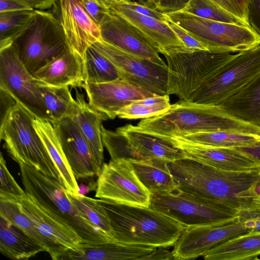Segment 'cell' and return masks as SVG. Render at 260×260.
Instances as JSON below:
<instances>
[{"label":"cell","instance_id":"cell-17","mask_svg":"<svg viewBox=\"0 0 260 260\" xmlns=\"http://www.w3.org/2000/svg\"><path fill=\"white\" fill-rule=\"evenodd\" d=\"M171 139L185 158L214 168L227 171L260 170L259 160L236 147H213L188 142L177 137Z\"/></svg>","mask_w":260,"mask_h":260},{"label":"cell","instance_id":"cell-35","mask_svg":"<svg viewBox=\"0 0 260 260\" xmlns=\"http://www.w3.org/2000/svg\"><path fill=\"white\" fill-rule=\"evenodd\" d=\"M85 82L101 83L120 78L112 63L92 45L84 55Z\"/></svg>","mask_w":260,"mask_h":260},{"label":"cell","instance_id":"cell-48","mask_svg":"<svg viewBox=\"0 0 260 260\" xmlns=\"http://www.w3.org/2000/svg\"><path fill=\"white\" fill-rule=\"evenodd\" d=\"M149 254L145 256L143 260H170L174 259L172 251L166 249L165 247H159Z\"/></svg>","mask_w":260,"mask_h":260},{"label":"cell","instance_id":"cell-22","mask_svg":"<svg viewBox=\"0 0 260 260\" xmlns=\"http://www.w3.org/2000/svg\"><path fill=\"white\" fill-rule=\"evenodd\" d=\"M116 131L126 138L137 160L156 158L169 162L185 158L170 137L144 131L132 124L118 127Z\"/></svg>","mask_w":260,"mask_h":260},{"label":"cell","instance_id":"cell-49","mask_svg":"<svg viewBox=\"0 0 260 260\" xmlns=\"http://www.w3.org/2000/svg\"><path fill=\"white\" fill-rule=\"evenodd\" d=\"M34 10H43L49 9L57 0H19Z\"/></svg>","mask_w":260,"mask_h":260},{"label":"cell","instance_id":"cell-20","mask_svg":"<svg viewBox=\"0 0 260 260\" xmlns=\"http://www.w3.org/2000/svg\"><path fill=\"white\" fill-rule=\"evenodd\" d=\"M59 21L70 48L84 58L86 50L102 39L100 26L80 0H58Z\"/></svg>","mask_w":260,"mask_h":260},{"label":"cell","instance_id":"cell-10","mask_svg":"<svg viewBox=\"0 0 260 260\" xmlns=\"http://www.w3.org/2000/svg\"><path fill=\"white\" fill-rule=\"evenodd\" d=\"M260 75V45L241 52L207 84L187 101L208 105H219Z\"/></svg>","mask_w":260,"mask_h":260},{"label":"cell","instance_id":"cell-47","mask_svg":"<svg viewBox=\"0 0 260 260\" xmlns=\"http://www.w3.org/2000/svg\"><path fill=\"white\" fill-rule=\"evenodd\" d=\"M19 0H0V13L20 10H33Z\"/></svg>","mask_w":260,"mask_h":260},{"label":"cell","instance_id":"cell-2","mask_svg":"<svg viewBox=\"0 0 260 260\" xmlns=\"http://www.w3.org/2000/svg\"><path fill=\"white\" fill-rule=\"evenodd\" d=\"M137 126L142 129L167 137L218 131L260 136V128L242 121L218 105L180 100L162 114L145 118Z\"/></svg>","mask_w":260,"mask_h":260},{"label":"cell","instance_id":"cell-46","mask_svg":"<svg viewBox=\"0 0 260 260\" xmlns=\"http://www.w3.org/2000/svg\"><path fill=\"white\" fill-rule=\"evenodd\" d=\"M239 216L249 232L260 231V211L240 212Z\"/></svg>","mask_w":260,"mask_h":260},{"label":"cell","instance_id":"cell-37","mask_svg":"<svg viewBox=\"0 0 260 260\" xmlns=\"http://www.w3.org/2000/svg\"><path fill=\"white\" fill-rule=\"evenodd\" d=\"M35 10L0 13V49L12 45L13 40L24 29Z\"/></svg>","mask_w":260,"mask_h":260},{"label":"cell","instance_id":"cell-3","mask_svg":"<svg viewBox=\"0 0 260 260\" xmlns=\"http://www.w3.org/2000/svg\"><path fill=\"white\" fill-rule=\"evenodd\" d=\"M97 200L109 218L114 242L166 247L175 245L187 228L150 207Z\"/></svg>","mask_w":260,"mask_h":260},{"label":"cell","instance_id":"cell-11","mask_svg":"<svg viewBox=\"0 0 260 260\" xmlns=\"http://www.w3.org/2000/svg\"><path fill=\"white\" fill-rule=\"evenodd\" d=\"M95 197L120 204L149 207L151 193L127 159L104 164L98 176Z\"/></svg>","mask_w":260,"mask_h":260},{"label":"cell","instance_id":"cell-9","mask_svg":"<svg viewBox=\"0 0 260 260\" xmlns=\"http://www.w3.org/2000/svg\"><path fill=\"white\" fill-rule=\"evenodd\" d=\"M150 207L187 227L227 224L240 212L220 204L181 191L151 194Z\"/></svg>","mask_w":260,"mask_h":260},{"label":"cell","instance_id":"cell-13","mask_svg":"<svg viewBox=\"0 0 260 260\" xmlns=\"http://www.w3.org/2000/svg\"><path fill=\"white\" fill-rule=\"evenodd\" d=\"M0 88L35 117L50 121L38 79L25 68L12 45L0 49Z\"/></svg>","mask_w":260,"mask_h":260},{"label":"cell","instance_id":"cell-33","mask_svg":"<svg viewBox=\"0 0 260 260\" xmlns=\"http://www.w3.org/2000/svg\"><path fill=\"white\" fill-rule=\"evenodd\" d=\"M0 215L37 240L52 259L58 260L59 255L53 246L40 233L32 221L22 211L18 201L0 197Z\"/></svg>","mask_w":260,"mask_h":260},{"label":"cell","instance_id":"cell-26","mask_svg":"<svg viewBox=\"0 0 260 260\" xmlns=\"http://www.w3.org/2000/svg\"><path fill=\"white\" fill-rule=\"evenodd\" d=\"M0 251L12 259H28L46 249L34 238L0 215Z\"/></svg>","mask_w":260,"mask_h":260},{"label":"cell","instance_id":"cell-18","mask_svg":"<svg viewBox=\"0 0 260 260\" xmlns=\"http://www.w3.org/2000/svg\"><path fill=\"white\" fill-rule=\"evenodd\" d=\"M102 40L129 54L167 65L148 40L132 24L111 12L106 14L99 25Z\"/></svg>","mask_w":260,"mask_h":260},{"label":"cell","instance_id":"cell-52","mask_svg":"<svg viewBox=\"0 0 260 260\" xmlns=\"http://www.w3.org/2000/svg\"><path fill=\"white\" fill-rule=\"evenodd\" d=\"M255 191L260 199V171L259 173L258 180L256 185Z\"/></svg>","mask_w":260,"mask_h":260},{"label":"cell","instance_id":"cell-50","mask_svg":"<svg viewBox=\"0 0 260 260\" xmlns=\"http://www.w3.org/2000/svg\"><path fill=\"white\" fill-rule=\"evenodd\" d=\"M236 148L250 155L260 161V141L249 146Z\"/></svg>","mask_w":260,"mask_h":260},{"label":"cell","instance_id":"cell-31","mask_svg":"<svg viewBox=\"0 0 260 260\" xmlns=\"http://www.w3.org/2000/svg\"><path fill=\"white\" fill-rule=\"evenodd\" d=\"M38 81L51 122L66 117H72L76 113L78 104L73 99L68 86H53Z\"/></svg>","mask_w":260,"mask_h":260},{"label":"cell","instance_id":"cell-34","mask_svg":"<svg viewBox=\"0 0 260 260\" xmlns=\"http://www.w3.org/2000/svg\"><path fill=\"white\" fill-rule=\"evenodd\" d=\"M171 105L169 94H157L133 102L122 108L117 116L127 119L153 117L167 112Z\"/></svg>","mask_w":260,"mask_h":260},{"label":"cell","instance_id":"cell-28","mask_svg":"<svg viewBox=\"0 0 260 260\" xmlns=\"http://www.w3.org/2000/svg\"><path fill=\"white\" fill-rule=\"evenodd\" d=\"M218 106L232 116L260 128V75Z\"/></svg>","mask_w":260,"mask_h":260},{"label":"cell","instance_id":"cell-6","mask_svg":"<svg viewBox=\"0 0 260 260\" xmlns=\"http://www.w3.org/2000/svg\"><path fill=\"white\" fill-rule=\"evenodd\" d=\"M237 55L187 48L164 54L168 70L167 94L187 101L221 72Z\"/></svg>","mask_w":260,"mask_h":260},{"label":"cell","instance_id":"cell-45","mask_svg":"<svg viewBox=\"0 0 260 260\" xmlns=\"http://www.w3.org/2000/svg\"><path fill=\"white\" fill-rule=\"evenodd\" d=\"M216 5L249 25L248 19L243 13L234 0H211Z\"/></svg>","mask_w":260,"mask_h":260},{"label":"cell","instance_id":"cell-39","mask_svg":"<svg viewBox=\"0 0 260 260\" xmlns=\"http://www.w3.org/2000/svg\"><path fill=\"white\" fill-rule=\"evenodd\" d=\"M0 197L19 201L27 193L18 185L9 171L2 153L0 158Z\"/></svg>","mask_w":260,"mask_h":260},{"label":"cell","instance_id":"cell-38","mask_svg":"<svg viewBox=\"0 0 260 260\" xmlns=\"http://www.w3.org/2000/svg\"><path fill=\"white\" fill-rule=\"evenodd\" d=\"M181 11L217 21L246 24L211 0H190Z\"/></svg>","mask_w":260,"mask_h":260},{"label":"cell","instance_id":"cell-53","mask_svg":"<svg viewBox=\"0 0 260 260\" xmlns=\"http://www.w3.org/2000/svg\"><path fill=\"white\" fill-rule=\"evenodd\" d=\"M95 1L101 4L105 5H106V2L107 1V0H95Z\"/></svg>","mask_w":260,"mask_h":260},{"label":"cell","instance_id":"cell-40","mask_svg":"<svg viewBox=\"0 0 260 260\" xmlns=\"http://www.w3.org/2000/svg\"><path fill=\"white\" fill-rule=\"evenodd\" d=\"M166 17L165 22L174 32L186 48L194 50H209L205 45L194 39L186 31L170 20L167 16Z\"/></svg>","mask_w":260,"mask_h":260},{"label":"cell","instance_id":"cell-24","mask_svg":"<svg viewBox=\"0 0 260 260\" xmlns=\"http://www.w3.org/2000/svg\"><path fill=\"white\" fill-rule=\"evenodd\" d=\"M157 247L117 242L91 244L81 243L80 250H69L59 260H143Z\"/></svg>","mask_w":260,"mask_h":260},{"label":"cell","instance_id":"cell-43","mask_svg":"<svg viewBox=\"0 0 260 260\" xmlns=\"http://www.w3.org/2000/svg\"><path fill=\"white\" fill-rule=\"evenodd\" d=\"M80 1L86 13L99 25L106 14L109 12L107 5L101 4L95 0Z\"/></svg>","mask_w":260,"mask_h":260},{"label":"cell","instance_id":"cell-21","mask_svg":"<svg viewBox=\"0 0 260 260\" xmlns=\"http://www.w3.org/2000/svg\"><path fill=\"white\" fill-rule=\"evenodd\" d=\"M106 5L111 12L122 17L137 29L158 53L164 55L186 48L165 22L139 14L115 0H107Z\"/></svg>","mask_w":260,"mask_h":260},{"label":"cell","instance_id":"cell-12","mask_svg":"<svg viewBox=\"0 0 260 260\" xmlns=\"http://www.w3.org/2000/svg\"><path fill=\"white\" fill-rule=\"evenodd\" d=\"M92 46L112 63L121 79L155 94H167V64L129 54L102 39Z\"/></svg>","mask_w":260,"mask_h":260},{"label":"cell","instance_id":"cell-19","mask_svg":"<svg viewBox=\"0 0 260 260\" xmlns=\"http://www.w3.org/2000/svg\"><path fill=\"white\" fill-rule=\"evenodd\" d=\"M82 87L89 105L111 119L117 117L122 108L133 102L157 95L120 78L101 83L84 82Z\"/></svg>","mask_w":260,"mask_h":260},{"label":"cell","instance_id":"cell-51","mask_svg":"<svg viewBox=\"0 0 260 260\" xmlns=\"http://www.w3.org/2000/svg\"><path fill=\"white\" fill-rule=\"evenodd\" d=\"M238 6L240 8L243 13L248 19L247 15V8L246 0H234Z\"/></svg>","mask_w":260,"mask_h":260},{"label":"cell","instance_id":"cell-29","mask_svg":"<svg viewBox=\"0 0 260 260\" xmlns=\"http://www.w3.org/2000/svg\"><path fill=\"white\" fill-rule=\"evenodd\" d=\"M128 160L138 178L151 194L167 193L177 190L168 161L156 158Z\"/></svg>","mask_w":260,"mask_h":260},{"label":"cell","instance_id":"cell-41","mask_svg":"<svg viewBox=\"0 0 260 260\" xmlns=\"http://www.w3.org/2000/svg\"><path fill=\"white\" fill-rule=\"evenodd\" d=\"M190 0H146L151 7L164 14L181 11Z\"/></svg>","mask_w":260,"mask_h":260},{"label":"cell","instance_id":"cell-4","mask_svg":"<svg viewBox=\"0 0 260 260\" xmlns=\"http://www.w3.org/2000/svg\"><path fill=\"white\" fill-rule=\"evenodd\" d=\"M18 164L26 193L72 228L81 237L83 243L99 244L114 242L78 211L68 197L66 188L59 181L30 165L22 162Z\"/></svg>","mask_w":260,"mask_h":260},{"label":"cell","instance_id":"cell-30","mask_svg":"<svg viewBox=\"0 0 260 260\" xmlns=\"http://www.w3.org/2000/svg\"><path fill=\"white\" fill-rule=\"evenodd\" d=\"M260 255V231L249 232L213 247L203 256L206 260L256 259Z\"/></svg>","mask_w":260,"mask_h":260},{"label":"cell","instance_id":"cell-32","mask_svg":"<svg viewBox=\"0 0 260 260\" xmlns=\"http://www.w3.org/2000/svg\"><path fill=\"white\" fill-rule=\"evenodd\" d=\"M177 138L194 144L218 147H246L260 141L259 135L224 131L190 134Z\"/></svg>","mask_w":260,"mask_h":260},{"label":"cell","instance_id":"cell-23","mask_svg":"<svg viewBox=\"0 0 260 260\" xmlns=\"http://www.w3.org/2000/svg\"><path fill=\"white\" fill-rule=\"evenodd\" d=\"M33 76L39 81L50 85L82 87L85 82L84 59L69 49Z\"/></svg>","mask_w":260,"mask_h":260},{"label":"cell","instance_id":"cell-54","mask_svg":"<svg viewBox=\"0 0 260 260\" xmlns=\"http://www.w3.org/2000/svg\"><path fill=\"white\" fill-rule=\"evenodd\" d=\"M145 1H146V0H145Z\"/></svg>","mask_w":260,"mask_h":260},{"label":"cell","instance_id":"cell-42","mask_svg":"<svg viewBox=\"0 0 260 260\" xmlns=\"http://www.w3.org/2000/svg\"><path fill=\"white\" fill-rule=\"evenodd\" d=\"M115 1L121 5L139 14L150 16L163 22H165L166 20V14L160 13L146 5H142L128 0Z\"/></svg>","mask_w":260,"mask_h":260},{"label":"cell","instance_id":"cell-5","mask_svg":"<svg viewBox=\"0 0 260 260\" xmlns=\"http://www.w3.org/2000/svg\"><path fill=\"white\" fill-rule=\"evenodd\" d=\"M35 117L18 102L12 107L1 120L4 147L18 164L30 165L62 184L59 172L34 126Z\"/></svg>","mask_w":260,"mask_h":260},{"label":"cell","instance_id":"cell-16","mask_svg":"<svg viewBox=\"0 0 260 260\" xmlns=\"http://www.w3.org/2000/svg\"><path fill=\"white\" fill-rule=\"evenodd\" d=\"M51 123L76 179L98 176L102 167L77 124L70 117Z\"/></svg>","mask_w":260,"mask_h":260},{"label":"cell","instance_id":"cell-25","mask_svg":"<svg viewBox=\"0 0 260 260\" xmlns=\"http://www.w3.org/2000/svg\"><path fill=\"white\" fill-rule=\"evenodd\" d=\"M78 104L76 113L71 117L77 124L86 139L98 164L102 168L104 164V149L102 138V122L108 118L103 113L92 108L82 94L76 91Z\"/></svg>","mask_w":260,"mask_h":260},{"label":"cell","instance_id":"cell-1","mask_svg":"<svg viewBox=\"0 0 260 260\" xmlns=\"http://www.w3.org/2000/svg\"><path fill=\"white\" fill-rule=\"evenodd\" d=\"M177 190L220 204L239 212L260 211L255 191L260 170L227 171L184 158L168 162Z\"/></svg>","mask_w":260,"mask_h":260},{"label":"cell","instance_id":"cell-7","mask_svg":"<svg viewBox=\"0 0 260 260\" xmlns=\"http://www.w3.org/2000/svg\"><path fill=\"white\" fill-rule=\"evenodd\" d=\"M12 45L32 75L70 49L59 20L52 14L40 10H35L28 24Z\"/></svg>","mask_w":260,"mask_h":260},{"label":"cell","instance_id":"cell-27","mask_svg":"<svg viewBox=\"0 0 260 260\" xmlns=\"http://www.w3.org/2000/svg\"><path fill=\"white\" fill-rule=\"evenodd\" d=\"M34 125L61 176L63 186L74 194L79 193L77 179L68 162L52 123L35 117Z\"/></svg>","mask_w":260,"mask_h":260},{"label":"cell","instance_id":"cell-15","mask_svg":"<svg viewBox=\"0 0 260 260\" xmlns=\"http://www.w3.org/2000/svg\"><path fill=\"white\" fill-rule=\"evenodd\" d=\"M22 211L54 247L59 257L67 251H78L82 240L77 232L26 194L19 201Z\"/></svg>","mask_w":260,"mask_h":260},{"label":"cell","instance_id":"cell-36","mask_svg":"<svg viewBox=\"0 0 260 260\" xmlns=\"http://www.w3.org/2000/svg\"><path fill=\"white\" fill-rule=\"evenodd\" d=\"M66 191L71 201L78 211L94 226L113 240V230L109 218L97 199L86 197L81 193L74 194L67 189Z\"/></svg>","mask_w":260,"mask_h":260},{"label":"cell","instance_id":"cell-14","mask_svg":"<svg viewBox=\"0 0 260 260\" xmlns=\"http://www.w3.org/2000/svg\"><path fill=\"white\" fill-rule=\"evenodd\" d=\"M249 232L239 216L237 220L227 224L187 227L174 245V258L190 259L203 256L215 246Z\"/></svg>","mask_w":260,"mask_h":260},{"label":"cell","instance_id":"cell-44","mask_svg":"<svg viewBox=\"0 0 260 260\" xmlns=\"http://www.w3.org/2000/svg\"><path fill=\"white\" fill-rule=\"evenodd\" d=\"M246 1L250 25L260 36V0Z\"/></svg>","mask_w":260,"mask_h":260},{"label":"cell","instance_id":"cell-8","mask_svg":"<svg viewBox=\"0 0 260 260\" xmlns=\"http://www.w3.org/2000/svg\"><path fill=\"white\" fill-rule=\"evenodd\" d=\"M166 15L209 51L239 53L260 45V36L251 26L217 21L182 11Z\"/></svg>","mask_w":260,"mask_h":260}]
</instances>
